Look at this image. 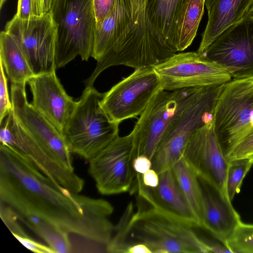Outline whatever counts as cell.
<instances>
[{"label":"cell","instance_id":"cell-34","mask_svg":"<svg viewBox=\"0 0 253 253\" xmlns=\"http://www.w3.org/2000/svg\"><path fill=\"white\" fill-rule=\"evenodd\" d=\"M134 170L138 173L143 174L151 169V160L146 156H137L133 162Z\"/></svg>","mask_w":253,"mask_h":253},{"label":"cell","instance_id":"cell-22","mask_svg":"<svg viewBox=\"0 0 253 253\" xmlns=\"http://www.w3.org/2000/svg\"><path fill=\"white\" fill-rule=\"evenodd\" d=\"M0 61L12 84H26L34 76L17 42L4 31L0 34Z\"/></svg>","mask_w":253,"mask_h":253},{"label":"cell","instance_id":"cell-16","mask_svg":"<svg viewBox=\"0 0 253 253\" xmlns=\"http://www.w3.org/2000/svg\"><path fill=\"white\" fill-rule=\"evenodd\" d=\"M191 89H161L156 93L131 131L137 156L144 155L151 160L181 102Z\"/></svg>","mask_w":253,"mask_h":253},{"label":"cell","instance_id":"cell-9","mask_svg":"<svg viewBox=\"0 0 253 253\" xmlns=\"http://www.w3.org/2000/svg\"><path fill=\"white\" fill-rule=\"evenodd\" d=\"M161 89L154 67L136 69L103 93L101 105L110 120L120 124L140 116Z\"/></svg>","mask_w":253,"mask_h":253},{"label":"cell","instance_id":"cell-27","mask_svg":"<svg viewBox=\"0 0 253 253\" xmlns=\"http://www.w3.org/2000/svg\"><path fill=\"white\" fill-rule=\"evenodd\" d=\"M226 247L232 253H253V224L240 221L227 240Z\"/></svg>","mask_w":253,"mask_h":253},{"label":"cell","instance_id":"cell-11","mask_svg":"<svg viewBox=\"0 0 253 253\" xmlns=\"http://www.w3.org/2000/svg\"><path fill=\"white\" fill-rule=\"evenodd\" d=\"M154 68L168 91L221 85L232 79L226 70L197 51L175 53Z\"/></svg>","mask_w":253,"mask_h":253},{"label":"cell","instance_id":"cell-38","mask_svg":"<svg viewBox=\"0 0 253 253\" xmlns=\"http://www.w3.org/2000/svg\"><path fill=\"white\" fill-rule=\"evenodd\" d=\"M6 0H0V9L2 8V6L3 5L4 3L6 1Z\"/></svg>","mask_w":253,"mask_h":253},{"label":"cell","instance_id":"cell-31","mask_svg":"<svg viewBox=\"0 0 253 253\" xmlns=\"http://www.w3.org/2000/svg\"><path fill=\"white\" fill-rule=\"evenodd\" d=\"M117 0H93L95 29H98L113 10Z\"/></svg>","mask_w":253,"mask_h":253},{"label":"cell","instance_id":"cell-26","mask_svg":"<svg viewBox=\"0 0 253 253\" xmlns=\"http://www.w3.org/2000/svg\"><path fill=\"white\" fill-rule=\"evenodd\" d=\"M229 162L226 189L229 199L232 202L235 195L240 192L243 181L253 165V158L236 160Z\"/></svg>","mask_w":253,"mask_h":253},{"label":"cell","instance_id":"cell-40","mask_svg":"<svg viewBox=\"0 0 253 253\" xmlns=\"http://www.w3.org/2000/svg\"><path fill=\"white\" fill-rule=\"evenodd\" d=\"M251 16V15H250ZM252 16H253V15H252Z\"/></svg>","mask_w":253,"mask_h":253},{"label":"cell","instance_id":"cell-7","mask_svg":"<svg viewBox=\"0 0 253 253\" xmlns=\"http://www.w3.org/2000/svg\"><path fill=\"white\" fill-rule=\"evenodd\" d=\"M214 129L224 153L253 131L252 77L225 84L214 111Z\"/></svg>","mask_w":253,"mask_h":253},{"label":"cell","instance_id":"cell-25","mask_svg":"<svg viewBox=\"0 0 253 253\" xmlns=\"http://www.w3.org/2000/svg\"><path fill=\"white\" fill-rule=\"evenodd\" d=\"M159 175L158 186L154 188H151L156 199L171 211L196 222L172 169L166 170Z\"/></svg>","mask_w":253,"mask_h":253},{"label":"cell","instance_id":"cell-10","mask_svg":"<svg viewBox=\"0 0 253 253\" xmlns=\"http://www.w3.org/2000/svg\"><path fill=\"white\" fill-rule=\"evenodd\" d=\"M4 31L17 42L34 75L56 71V26L50 12L28 19L15 14Z\"/></svg>","mask_w":253,"mask_h":253},{"label":"cell","instance_id":"cell-24","mask_svg":"<svg viewBox=\"0 0 253 253\" xmlns=\"http://www.w3.org/2000/svg\"><path fill=\"white\" fill-rule=\"evenodd\" d=\"M205 0H184L178 15L175 36L176 52L187 48L193 42L204 12Z\"/></svg>","mask_w":253,"mask_h":253},{"label":"cell","instance_id":"cell-33","mask_svg":"<svg viewBox=\"0 0 253 253\" xmlns=\"http://www.w3.org/2000/svg\"><path fill=\"white\" fill-rule=\"evenodd\" d=\"M16 15L22 19H28L36 16L35 0H18Z\"/></svg>","mask_w":253,"mask_h":253},{"label":"cell","instance_id":"cell-21","mask_svg":"<svg viewBox=\"0 0 253 253\" xmlns=\"http://www.w3.org/2000/svg\"><path fill=\"white\" fill-rule=\"evenodd\" d=\"M184 0H148L147 1L148 15L152 26L175 51L177 22Z\"/></svg>","mask_w":253,"mask_h":253},{"label":"cell","instance_id":"cell-15","mask_svg":"<svg viewBox=\"0 0 253 253\" xmlns=\"http://www.w3.org/2000/svg\"><path fill=\"white\" fill-rule=\"evenodd\" d=\"M26 84H11L12 110L23 128L52 157L74 170L71 152L63 134L27 100Z\"/></svg>","mask_w":253,"mask_h":253},{"label":"cell","instance_id":"cell-2","mask_svg":"<svg viewBox=\"0 0 253 253\" xmlns=\"http://www.w3.org/2000/svg\"><path fill=\"white\" fill-rule=\"evenodd\" d=\"M136 193V211L130 203L121 218V228L126 244L128 237L147 246L152 253H225L224 245L204 241L195 228L194 220L183 217L163 206L152 189L145 186L137 174L131 193ZM131 246V245H130ZM127 246V244H126Z\"/></svg>","mask_w":253,"mask_h":253},{"label":"cell","instance_id":"cell-14","mask_svg":"<svg viewBox=\"0 0 253 253\" xmlns=\"http://www.w3.org/2000/svg\"><path fill=\"white\" fill-rule=\"evenodd\" d=\"M202 54L233 79L253 77V16L248 15L227 28Z\"/></svg>","mask_w":253,"mask_h":253},{"label":"cell","instance_id":"cell-17","mask_svg":"<svg viewBox=\"0 0 253 253\" xmlns=\"http://www.w3.org/2000/svg\"><path fill=\"white\" fill-rule=\"evenodd\" d=\"M27 83L33 96L32 105L63 134L77 101L66 93L56 71L34 75Z\"/></svg>","mask_w":253,"mask_h":253},{"label":"cell","instance_id":"cell-32","mask_svg":"<svg viewBox=\"0 0 253 253\" xmlns=\"http://www.w3.org/2000/svg\"><path fill=\"white\" fill-rule=\"evenodd\" d=\"M28 250L38 253H55L47 245H44L29 237L28 235L14 236Z\"/></svg>","mask_w":253,"mask_h":253},{"label":"cell","instance_id":"cell-30","mask_svg":"<svg viewBox=\"0 0 253 253\" xmlns=\"http://www.w3.org/2000/svg\"><path fill=\"white\" fill-rule=\"evenodd\" d=\"M0 215L1 219L13 236H24L27 234L20 226L15 212L7 206L0 202Z\"/></svg>","mask_w":253,"mask_h":253},{"label":"cell","instance_id":"cell-8","mask_svg":"<svg viewBox=\"0 0 253 253\" xmlns=\"http://www.w3.org/2000/svg\"><path fill=\"white\" fill-rule=\"evenodd\" d=\"M136 156L130 132L118 136L90 160L88 172L98 191L103 195L130 192L137 174L133 167Z\"/></svg>","mask_w":253,"mask_h":253},{"label":"cell","instance_id":"cell-4","mask_svg":"<svg viewBox=\"0 0 253 253\" xmlns=\"http://www.w3.org/2000/svg\"><path fill=\"white\" fill-rule=\"evenodd\" d=\"M224 84L191 88L182 100L151 158V169L158 174L172 169L193 132L213 120Z\"/></svg>","mask_w":253,"mask_h":253},{"label":"cell","instance_id":"cell-37","mask_svg":"<svg viewBox=\"0 0 253 253\" xmlns=\"http://www.w3.org/2000/svg\"><path fill=\"white\" fill-rule=\"evenodd\" d=\"M126 253H152L149 248L144 244L137 243L130 246Z\"/></svg>","mask_w":253,"mask_h":253},{"label":"cell","instance_id":"cell-35","mask_svg":"<svg viewBox=\"0 0 253 253\" xmlns=\"http://www.w3.org/2000/svg\"><path fill=\"white\" fill-rule=\"evenodd\" d=\"M141 175L142 183L145 186L151 188H156L158 186L159 175L153 169H150Z\"/></svg>","mask_w":253,"mask_h":253},{"label":"cell","instance_id":"cell-1","mask_svg":"<svg viewBox=\"0 0 253 253\" xmlns=\"http://www.w3.org/2000/svg\"><path fill=\"white\" fill-rule=\"evenodd\" d=\"M0 198L17 216L37 215L91 245L94 252H106L115 229L109 219L112 205L55 183L27 157L2 143Z\"/></svg>","mask_w":253,"mask_h":253},{"label":"cell","instance_id":"cell-12","mask_svg":"<svg viewBox=\"0 0 253 253\" xmlns=\"http://www.w3.org/2000/svg\"><path fill=\"white\" fill-rule=\"evenodd\" d=\"M182 158L200 181L230 200L226 189L229 162L215 133L214 119L193 132Z\"/></svg>","mask_w":253,"mask_h":253},{"label":"cell","instance_id":"cell-18","mask_svg":"<svg viewBox=\"0 0 253 253\" xmlns=\"http://www.w3.org/2000/svg\"><path fill=\"white\" fill-rule=\"evenodd\" d=\"M200 181L203 184L204 200L203 229L226 247L227 240L241 221V217L231 201L214 188Z\"/></svg>","mask_w":253,"mask_h":253},{"label":"cell","instance_id":"cell-5","mask_svg":"<svg viewBox=\"0 0 253 253\" xmlns=\"http://www.w3.org/2000/svg\"><path fill=\"white\" fill-rule=\"evenodd\" d=\"M103 93L85 86L71 114L63 135L72 153L88 161L119 136L101 105Z\"/></svg>","mask_w":253,"mask_h":253},{"label":"cell","instance_id":"cell-3","mask_svg":"<svg viewBox=\"0 0 253 253\" xmlns=\"http://www.w3.org/2000/svg\"><path fill=\"white\" fill-rule=\"evenodd\" d=\"M130 18L122 35L97 61L85 86H93L98 76L106 69L123 65L134 70L154 67L176 52L157 33L150 22L148 0H129Z\"/></svg>","mask_w":253,"mask_h":253},{"label":"cell","instance_id":"cell-20","mask_svg":"<svg viewBox=\"0 0 253 253\" xmlns=\"http://www.w3.org/2000/svg\"><path fill=\"white\" fill-rule=\"evenodd\" d=\"M130 18L129 0H117L112 12L98 29H95L91 57L97 61L122 35Z\"/></svg>","mask_w":253,"mask_h":253},{"label":"cell","instance_id":"cell-28","mask_svg":"<svg viewBox=\"0 0 253 253\" xmlns=\"http://www.w3.org/2000/svg\"><path fill=\"white\" fill-rule=\"evenodd\" d=\"M228 162L253 158V131L225 154Z\"/></svg>","mask_w":253,"mask_h":253},{"label":"cell","instance_id":"cell-6","mask_svg":"<svg viewBox=\"0 0 253 253\" xmlns=\"http://www.w3.org/2000/svg\"><path fill=\"white\" fill-rule=\"evenodd\" d=\"M49 12L56 26L57 69L78 56L88 61L95 29L93 0H53Z\"/></svg>","mask_w":253,"mask_h":253},{"label":"cell","instance_id":"cell-23","mask_svg":"<svg viewBox=\"0 0 253 253\" xmlns=\"http://www.w3.org/2000/svg\"><path fill=\"white\" fill-rule=\"evenodd\" d=\"M172 170L195 220L203 229L204 200L200 179L183 158L174 165Z\"/></svg>","mask_w":253,"mask_h":253},{"label":"cell","instance_id":"cell-29","mask_svg":"<svg viewBox=\"0 0 253 253\" xmlns=\"http://www.w3.org/2000/svg\"><path fill=\"white\" fill-rule=\"evenodd\" d=\"M12 110V105L8 94L7 77L0 61V124Z\"/></svg>","mask_w":253,"mask_h":253},{"label":"cell","instance_id":"cell-13","mask_svg":"<svg viewBox=\"0 0 253 253\" xmlns=\"http://www.w3.org/2000/svg\"><path fill=\"white\" fill-rule=\"evenodd\" d=\"M0 125V143L7 145L27 157L44 175L70 191L80 193L83 178L49 155L20 125L12 110Z\"/></svg>","mask_w":253,"mask_h":253},{"label":"cell","instance_id":"cell-36","mask_svg":"<svg viewBox=\"0 0 253 253\" xmlns=\"http://www.w3.org/2000/svg\"><path fill=\"white\" fill-rule=\"evenodd\" d=\"M53 0H35L36 16L43 15L49 12Z\"/></svg>","mask_w":253,"mask_h":253},{"label":"cell","instance_id":"cell-41","mask_svg":"<svg viewBox=\"0 0 253 253\" xmlns=\"http://www.w3.org/2000/svg\"></svg>","mask_w":253,"mask_h":253},{"label":"cell","instance_id":"cell-19","mask_svg":"<svg viewBox=\"0 0 253 253\" xmlns=\"http://www.w3.org/2000/svg\"><path fill=\"white\" fill-rule=\"evenodd\" d=\"M253 0H205L208 22L197 52L203 54L225 30L247 15Z\"/></svg>","mask_w":253,"mask_h":253},{"label":"cell","instance_id":"cell-39","mask_svg":"<svg viewBox=\"0 0 253 253\" xmlns=\"http://www.w3.org/2000/svg\"><path fill=\"white\" fill-rule=\"evenodd\" d=\"M252 82L253 83V77H252Z\"/></svg>","mask_w":253,"mask_h":253}]
</instances>
